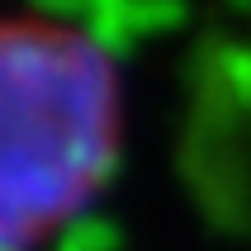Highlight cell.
I'll return each instance as SVG.
<instances>
[{
    "instance_id": "obj_1",
    "label": "cell",
    "mask_w": 251,
    "mask_h": 251,
    "mask_svg": "<svg viewBox=\"0 0 251 251\" xmlns=\"http://www.w3.org/2000/svg\"><path fill=\"white\" fill-rule=\"evenodd\" d=\"M119 128V71L90 33L0 19V251H33L104 190Z\"/></svg>"
}]
</instances>
